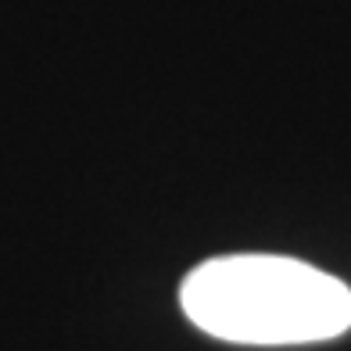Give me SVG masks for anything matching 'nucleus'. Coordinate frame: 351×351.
I'll return each mask as SVG.
<instances>
[{"label":"nucleus","instance_id":"nucleus-1","mask_svg":"<svg viewBox=\"0 0 351 351\" xmlns=\"http://www.w3.org/2000/svg\"><path fill=\"white\" fill-rule=\"evenodd\" d=\"M183 315L215 341L251 348L323 344L351 330V287L287 254H222L180 287Z\"/></svg>","mask_w":351,"mask_h":351}]
</instances>
